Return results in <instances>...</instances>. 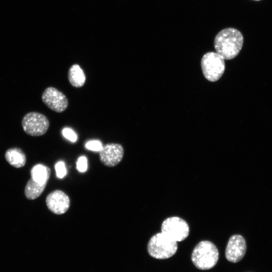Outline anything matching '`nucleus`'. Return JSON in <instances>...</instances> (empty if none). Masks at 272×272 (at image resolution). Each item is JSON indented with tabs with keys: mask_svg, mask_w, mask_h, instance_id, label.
Instances as JSON below:
<instances>
[{
	"mask_svg": "<svg viewBox=\"0 0 272 272\" xmlns=\"http://www.w3.org/2000/svg\"><path fill=\"white\" fill-rule=\"evenodd\" d=\"M161 232L177 242L185 240L188 236L189 227L183 219L178 217H171L163 222Z\"/></svg>",
	"mask_w": 272,
	"mask_h": 272,
	"instance_id": "nucleus-6",
	"label": "nucleus"
},
{
	"mask_svg": "<svg viewBox=\"0 0 272 272\" xmlns=\"http://www.w3.org/2000/svg\"><path fill=\"white\" fill-rule=\"evenodd\" d=\"M178 249L177 242L161 232L154 235L147 245V251L152 257L158 259L172 257Z\"/></svg>",
	"mask_w": 272,
	"mask_h": 272,
	"instance_id": "nucleus-3",
	"label": "nucleus"
},
{
	"mask_svg": "<svg viewBox=\"0 0 272 272\" xmlns=\"http://www.w3.org/2000/svg\"><path fill=\"white\" fill-rule=\"evenodd\" d=\"M246 251L245 239L240 235H234L228 240L225 250V256L230 262L236 263L243 258Z\"/></svg>",
	"mask_w": 272,
	"mask_h": 272,
	"instance_id": "nucleus-8",
	"label": "nucleus"
},
{
	"mask_svg": "<svg viewBox=\"0 0 272 272\" xmlns=\"http://www.w3.org/2000/svg\"><path fill=\"white\" fill-rule=\"evenodd\" d=\"M5 157L7 161L15 168H21L26 164L25 154L20 148H12L9 149L6 152Z\"/></svg>",
	"mask_w": 272,
	"mask_h": 272,
	"instance_id": "nucleus-11",
	"label": "nucleus"
},
{
	"mask_svg": "<svg viewBox=\"0 0 272 272\" xmlns=\"http://www.w3.org/2000/svg\"><path fill=\"white\" fill-rule=\"evenodd\" d=\"M68 79L73 86L80 88L84 85L86 77L79 65L75 64L72 65L69 70Z\"/></svg>",
	"mask_w": 272,
	"mask_h": 272,
	"instance_id": "nucleus-13",
	"label": "nucleus"
},
{
	"mask_svg": "<svg viewBox=\"0 0 272 272\" xmlns=\"http://www.w3.org/2000/svg\"><path fill=\"white\" fill-rule=\"evenodd\" d=\"M253 1H261V0H253Z\"/></svg>",
	"mask_w": 272,
	"mask_h": 272,
	"instance_id": "nucleus-19",
	"label": "nucleus"
},
{
	"mask_svg": "<svg viewBox=\"0 0 272 272\" xmlns=\"http://www.w3.org/2000/svg\"><path fill=\"white\" fill-rule=\"evenodd\" d=\"M225 59L218 53L208 52L201 60V66L205 78L211 82L219 80L225 70Z\"/></svg>",
	"mask_w": 272,
	"mask_h": 272,
	"instance_id": "nucleus-4",
	"label": "nucleus"
},
{
	"mask_svg": "<svg viewBox=\"0 0 272 272\" xmlns=\"http://www.w3.org/2000/svg\"><path fill=\"white\" fill-rule=\"evenodd\" d=\"M50 173V169L47 166L41 164H37L31 169V178L39 184L46 185Z\"/></svg>",
	"mask_w": 272,
	"mask_h": 272,
	"instance_id": "nucleus-12",
	"label": "nucleus"
},
{
	"mask_svg": "<svg viewBox=\"0 0 272 272\" xmlns=\"http://www.w3.org/2000/svg\"><path fill=\"white\" fill-rule=\"evenodd\" d=\"M46 203L48 209L53 213L61 215L69 209L70 200L64 192L56 190L50 192L46 197Z\"/></svg>",
	"mask_w": 272,
	"mask_h": 272,
	"instance_id": "nucleus-10",
	"label": "nucleus"
},
{
	"mask_svg": "<svg viewBox=\"0 0 272 272\" xmlns=\"http://www.w3.org/2000/svg\"><path fill=\"white\" fill-rule=\"evenodd\" d=\"M46 186L39 184L31 178L28 180L25 186V196L30 200L37 198L43 192Z\"/></svg>",
	"mask_w": 272,
	"mask_h": 272,
	"instance_id": "nucleus-14",
	"label": "nucleus"
},
{
	"mask_svg": "<svg viewBox=\"0 0 272 272\" xmlns=\"http://www.w3.org/2000/svg\"><path fill=\"white\" fill-rule=\"evenodd\" d=\"M85 147L89 150L99 152L102 149L103 145L99 141L93 140L88 142L85 144Z\"/></svg>",
	"mask_w": 272,
	"mask_h": 272,
	"instance_id": "nucleus-16",
	"label": "nucleus"
},
{
	"mask_svg": "<svg viewBox=\"0 0 272 272\" xmlns=\"http://www.w3.org/2000/svg\"><path fill=\"white\" fill-rule=\"evenodd\" d=\"M123 154V148L120 144L109 143L103 146L99 151V158L104 165L114 167L122 160Z\"/></svg>",
	"mask_w": 272,
	"mask_h": 272,
	"instance_id": "nucleus-9",
	"label": "nucleus"
},
{
	"mask_svg": "<svg viewBox=\"0 0 272 272\" xmlns=\"http://www.w3.org/2000/svg\"><path fill=\"white\" fill-rule=\"evenodd\" d=\"M63 135L72 142L77 140V135L75 131L70 128H64L62 131Z\"/></svg>",
	"mask_w": 272,
	"mask_h": 272,
	"instance_id": "nucleus-18",
	"label": "nucleus"
},
{
	"mask_svg": "<svg viewBox=\"0 0 272 272\" xmlns=\"http://www.w3.org/2000/svg\"><path fill=\"white\" fill-rule=\"evenodd\" d=\"M77 170L80 172H85L88 168L87 159L85 156L80 157L77 162Z\"/></svg>",
	"mask_w": 272,
	"mask_h": 272,
	"instance_id": "nucleus-17",
	"label": "nucleus"
},
{
	"mask_svg": "<svg viewBox=\"0 0 272 272\" xmlns=\"http://www.w3.org/2000/svg\"><path fill=\"white\" fill-rule=\"evenodd\" d=\"M56 175L59 178H63L66 174L67 171L65 163L62 161L58 162L55 165Z\"/></svg>",
	"mask_w": 272,
	"mask_h": 272,
	"instance_id": "nucleus-15",
	"label": "nucleus"
},
{
	"mask_svg": "<svg viewBox=\"0 0 272 272\" xmlns=\"http://www.w3.org/2000/svg\"><path fill=\"white\" fill-rule=\"evenodd\" d=\"M41 99L44 104L50 109L61 113L68 106V100L61 91L53 87H49L43 91Z\"/></svg>",
	"mask_w": 272,
	"mask_h": 272,
	"instance_id": "nucleus-7",
	"label": "nucleus"
},
{
	"mask_svg": "<svg viewBox=\"0 0 272 272\" xmlns=\"http://www.w3.org/2000/svg\"><path fill=\"white\" fill-rule=\"evenodd\" d=\"M191 259L194 266L201 270L213 268L219 259V251L212 242L203 240L199 242L193 249Z\"/></svg>",
	"mask_w": 272,
	"mask_h": 272,
	"instance_id": "nucleus-2",
	"label": "nucleus"
},
{
	"mask_svg": "<svg viewBox=\"0 0 272 272\" xmlns=\"http://www.w3.org/2000/svg\"><path fill=\"white\" fill-rule=\"evenodd\" d=\"M244 38L241 32L234 28H227L220 31L214 39L216 52L224 59L236 57L243 47Z\"/></svg>",
	"mask_w": 272,
	"mask_h": 272,
	"instance_id": "nucleus-1",
	"label": "nucleus"
},
{
	"mask_svg": "<svg viewBox=\"0 0 272 272\" xmlns=\"http://www.w3.org/2000/svg\"><path fill=\"white\" fill-rule=\"evenodd\" d=\"M21 125L28 135L38 137L44 134L49 126V121L44 114L38 112H29L23 117Z\"/></svg>",
	"mask_w": 272,
	"mask_h": 272,
	"instance_id": "nucleus-5",
	"label": "nucleus"
}]
</instances>
